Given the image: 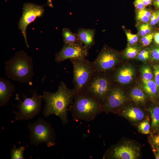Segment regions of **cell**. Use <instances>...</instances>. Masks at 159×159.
<instances>
[{
    "label": "cell",
    "mask_w": 159,
    "mask_h": 159,
    "mask_svg": "<svg viewBox=\"0 0 159 159\" xmlns=\"http://www.w3.org/2000/svg\"><path fill=\"white\" fill-rule=\"evenodd\" d=\"M148 111L151 118V128L153 130H155L159 128V107H151Z\"/></svg>",
    "instance_id": "cell-19"
},
{
    "label": "cell",
    "mask_w": 159,
    "mask_h": 159,
    "mask_svg": "<svg viewBox=\"0 0 159 159\" xmlns=\"http://www.w3.org/2000/svg\"><path fill=\"white\" fill-rule=\"evenodd\" d=\"M125 94L120 88L112 87L103 103V110L107 112H112L125 102Z\"/></svg>",
    "instance_id": "cell-12"
},
{
    "label": "cell",
    "mask_w": 159,
    "mask_h": 159,
    "mask_svg": "<svg viewBox=\"0 0 159 159\" xmlns=\"http://www.w3.org/2000/svg\"><path fill=\"white\" fill-rule=\"evenodd\" d=\"M122 115L129 120L134 122L142 120L144 118V114L143 111L136 107H128L123 111Z\"/></svg>",
    "instance_id": "cell-16"
},
{
    "label": "cell",
    "mask_w": 159,
    "mask_h": 159,
    "mask_svg": "<svg viewBox=\"0 0 159 159\" xmlns=\"http://www.w3.org/2000/svg\"><path fill=\"white\" fill-rule=\"evenodd\" d=\"M150 122L148 119L142 121L139 124L138 127L139 131L145 134H148L150 133Z\"/></svg>",
    "instance_id": "cell-23"
},
{
    "label": "cell",
    "mask_w": 159,
    "mask_h": 159,
    "mask_svg": "<svg viewBox=\"0 0 159 159\" xmlns=\"http://www.w3.org/2000/svg\"><path fill=\"white\" fill-rule=\"evenodd\" d=\"M154 39L155 42L159 44V32L156 33L154 36Z\"/></svg>",
    "instance_id": "cell-35"
},
{
    "label": "cell",
    "mask_w": 159,
    "mask_h": 159,
    "mask_svg": "<svg viewBox=\"0 0 159 159\" xmlns=\"http://www.w3.org/2000/svg\"><path fill=\"white\" fill-rule=\"evenodd\" d=\"M155 159H159V154L158 153H155Z\"/></svg>",
    "instance_id": "cell-39"
},
{
    "label": "cell",
    "mask_w": 159,
    "mask_h": 159,
    "mask_svg": "<svg viewBox=\"0 0 159 159\" xmlns=\"http://www.w3.org/2000/svg\"><path fill=\"white\" fill-rule=\"evenodd\" d=\"M134 70L131 67H124L117 70L114 75V80L120 84H127L132 80Z\"/></svg>",
    "instance_id": "cell-15"
},
{
    "label": "cell",
    "mask_w": 159,
    "mask_h": 159,
    "mask_svg": "<svg viewBox=\"0 0 159 159\" xmlns=\"http://www.w3.org/2000/svg\"><path fill=\"white\" fill-rule=\"evenodd\" d=\"M150 24L154 26L158 22L157 16V12H154L150 16Z\"/></svg>",
    "instance_id": "cell-33"
},
{
    "label": "cell",
    "mask_w": 159,
    "mask_h": 159,
    "mask_svg": "<svg viewBox=\"0 0 159 159\" xmlns=\"http://www.w3.org/2000/svg\"><path fill=\"white\" fill-rule=\"evenodd\" d=\"M151 31L150 25L147 23L143 24L140 25L139 27V34L143 36L149 34Z\"/></svg>",
    "instance_id": "cell-26"
},
{
    "label": "cell",
    "mask_w": 159,
    "mask_h": 159,
    "mask_svg": "<svg viewBox=\"0 0 159 159\" xmlns=\"http://www.w3.org/2000/svg\"><path fill=\"white\" fill-rule=\"evenodd\" d=\"M47 4L49 7L53 8V5L52 4V0H47Z\"/></svg>",
    "instance_id": "cell-37"
},
{
    "label": "cell",
    "mask_w": 159,
    "mask_h": 159,
    "mask_svg": "<svg viewBox=\"0 0 159 159\" xmlns=\"http://www.w3.org/2000/svg\"><path fill=\"white\" fill-rule=\"evenodd\" d=\"M155 81L157 86L158 93L159 94V64L153 67Z\"/></svg>",
    "instance_id": "cell-28"
},
{
    "label": "cell",
    "mask_w": 159,
    "mask_h": 159,
    "mask_svg": "<svg viewBox=\"0 0 159 159\" xmlns=\"http://www.w3.org/2000/svg\"><path fill=\"white\" fill-rule=\"evenodd\" d=\"M75 95L74 89L68 88L62 81L55 92L44 91L42 97L45 103L43 111L44 116L55 115L59 117L63 125L67 124L68 108L73 103Z\"/></svg>",
    "instance_id": "cell-1"
},
{
    "label": "cell",
    "mask_w": 159,
    "mask_h": 159,
    "mask_svg": "<svg viewBox=\"0 0 159 159\" xmlns=\"http://www.w3.org/2000/svg\"><path fill=\"white\" fill-rule=\"evenodd\" d=\"M105 73L96 71L84 90L98 99L102 105L106 97L112 88L110 79Z\"/></svg>",
    "instance_id": "cell-6"
},
{
    "label": "cell",
    "mask_w": 159,
    "mask_h": 159,
    "mask_svg": "<svg viewBox=\"0 0 159 159\" xmlns=\"http://www.w3.org/2000/svg\"><path fill=\"white\" fill-rule=\"evenodd\" d=\"M69 110L71 112L74 120L90 121L104 110L102 104L99 100L84 91L75 95Z\"/></svg>",
    "instance_id": "cell-2"
},
{
    "label": "cell",
    "mask_w": 159,
    "mask_h": 159,
    "mask_svg": "<svg viewBox=\"0 0 159 159\" xmlns=\"http://www.w3.org/2000/svg\"><path fill=\"white\" fill-rule=\"evenodd\" d=\"M89 54V50L79 43H64L60 52L55 55V60L57 63L69 59H75L86 57Z\"/></svg>",
    "instance_id": "cell-11"
},
{
    "label": "cell",
    "mask_w": 159,
    "mask_h": 159,
    "mask_svg": "<svg viewBox=\"0 0 159 159\" xmlns=\"http://www.w3.org/2000/svg\"><path fill=\"white\" fill-rule=\"evenodd\" d=\"M153 145L155 148L159 147V135L153 136L152 139Z\"/></svg>",
    "instance_id": "cell-34"
},
{
    "label": "cell",
    "mask_w": 159,
    "mask_h": 159,
    "mask_svg": "<svg viewBox=\"0 0 159 159\" xmlns=\"http://www.w3.org/2000/svg\"><path fill=\"white\" fill-rule=\"evenodd\" d=\"M70 60L73 66L72 83L76 95L84 91L96 71L92 62L86 57L70 59Z\"/></svg>",
    "instance_id": "cell-4"
},
{
    "label": "cell",
    "mask_w": 159,
    "mask_h": 159,
    "mask_svg": "<svg viewBox=\"0 0 159 159\" xmlns=\"http://www.w3.org/2000/svg\"><path fill=\"white\" fill-rule=\"evenodd\" d=\"M142 80H151L153 74L149 67L145 65L143 66L141 69Z\"/></svg>",
    "instance_id": "cell-24"
},
{
    "label": "cell",
    "mask_w": 159,
    "mask_h": 159,
    "mask_svg": "<svg viewBox=\"0 0 159 159\" xmlns=\"http://www.w3.org/2000/svg\"><path fill=\"white\" fill-rule=\"evenodd\" d=\"M15 87L13 84L4 78H0V106L6 105L12 94Z\"/></svg>",
    "instance_id": "cell-13"
},
{
    "label": "cell",
    "mask_w": 159,
    "mask_h": 159,
    "mask_svg": "<svg viewBox=\"0 0 159 159\" xmlns=\"http://www.w3.org/2000/svg\"><path fill=\"white\" fill-rule=\"evenodd\" d=\"M155 1H157L159 2V0H155Z\"/></svg>",
    "instance_id": "cell-42"
},
{
    "label": "cell",
    "mask_w": 159,
    "mask_h": 159,
    "mask_svg": "<svg viewBox=\"0 0 159 159\" xmlns=\"http://www.w3.org/2000/svg\"><path fill=\"white\" fill-rule=\"evenodd\" d=\"M25 148L23 146H20L18 148H16L14 145L13 148L11 150L10 159H24V152Z\"/></svg>",
    "instance_id": "cell-21"
},
{
    "label": "cell",
    "mask_w": 159,
    "mask_h": 159,
    "mask_svg": "<svg viewBox=\"0 0 159 159\" xmlns=\"http://www.w3.org/2000/svg\"><path fill=\"white\" fill-rule=\"evenodd\" d=\"M140 152L138 146L128 141L112 147L105 157L116 159H137L139 157Z\"/></svg>",
    "instance_id": "cell-10"
},
{
    "label": "cell",
    "mask_w": 159,
    "mask_h": 159,
    "mask_svg": "<svg viewBox=\"0 0 159 159\" xmlns=\"http://www.w3.org/2000/svg\"><path fill=\"white\" fill-rule=\"evenodd\" d=\"M153 36L152 34H148L143 36L141 38V42L143 45L146 46L149 45L152 42Z\"/></svg>",
    "instance_id": "cell-27"
},
{
    "label": "cell",
    "mask_w": 159,
    "mask_h": 159,
    "mask_svg": "<svg viewBox=\"0 0 159 159\" xmlns=\"http://www.w3.org/2000/svg\"><path fill=\"white\" fill-rule=\"evenodd\" d=\"M145 6L150 4L153 0H142Z\"/></svg>",
    "instance_id": "cell-36"
},
{
    "label": "cell",
    "mask_w": 159,
    "mask_h": 159,
    "mask_svg": "<svg viewBox=\"0 0 159 159\" xmlns=\"http://www.w3.org/2000/svg\"><path fill=\"white\" fill-rule=\"evenodd\" d=\"M151 13L150 11L145 9L138 11L136 17L139 21L144 23H147L150 20Z\"/></svg>",
    "instance_id": "cell-22"
},
{
    "label": "cell",
    "mask_w": 159,
    "mask_h": 159,
    "mask_svg": "<svg viewBox=\"0 0 159 159\" xmlns=\"http://www.w3.org/2000/svg\"><path fill=\"white\" fill-rule=\"evenodd\" d=\"M5 64L6 75L9 79L21 83L31 82L34 75L33 61L26 52H17Z\"/></svg>",
    "instance_id": "cell-3"
},
{
    "label": "cell",
    "mask_w": 159,
    "mask_h": 159,
    "mask_svg": "<svg viewBox=\"0 0 159 159\" xmlns=\"http://www.w3.org/2000/svg\"><path fill=\"white\" fill-rule=\"evenodd\" d=\"M156 148V151L157 153L159 154V147Z\"/></svg>",
    "instance_id": "cell-41"
},
{
    "label": "cell",
    "mask_w": 159,
    "mask_h": 159,
    "mask_svg": "<svg viewBox=\"0 0 159 159\" xmlns=\"http://www.w3.org/2000/svg\"><path fill=\"white\" fill-rule=\"evenodd\" d=\"M149 57V52L145 50L141 51L137 55L138 59L142 61L146 60L148 59Z\"/></svg>",
    "instance_id": "cell-29"
},
{
    "label": "cell",
    "mask_w": 159,
    "mask_h": 159,
    "mask_svg": "<svg viewBox=\"0 0 159 159\" xmlns=\"http://www.w3.org/2000/svg\"><path fill=\"white\" fill-rule=\"evenodd\" d=\"M153 4L157 8H159V2L154 1H153Z\"/></svg>",
    "instance_id": "cell-38"
},
{
    "label": "cell",
    "mask_w": 159,
    "mask_h": 159,
    "mask_svg": "<svg viewBox=\"0 0 159 159\" xmlns=\"http://www.w3.org/2000/svg\"><path fill=\"white\" fill-rule=\"evenodd\" d=\"M157 16L158 22H159V11L157 12Z\"/></svg>",
    "instance_id": "cell-40"
},
{
    "label": "cell",
    "mask_w": 159,
    "mask_h": 159,
    "mask_svg": "<svg viewBox=\"0 0 159 159\" xmlns=\"http://www.w3.org/2000/svg\"><path fill=\"white\" fill-rule=\"evenodd\" d=\"M130 97L137 105H143L146 101L147 95L143 91L138 87L134 88L130 93Z\"/></svg>",
    "instance_id": "cell-17"
},
{
    "label": "cell",
    "mask_w": 159,
    "mask_h": 159,
    "mask_svg": "<svg viewBox=\"0 0 159 159\" xmlns=\"http://www.w3.org/2000/svg\"><path fill=\"white\" fill-rule=\"evenodd\" d=\"M150 54L153 60L159 61V48H155L152 49L150 51Z\"/></svg>",
    "instance_id": "cell-31"
},
{
    "label": "cell",
    "mask_w": 159,
    "mask_h": 159,
    "mask_svg": "<svg viewBox=\"0 0 159 159\" xmlns=\"http://www.w3.org/2000/svg\"><path fill=\"white\" fill-rule=\"evenodd\" d=\"M134 4L138 11L144 9L145 7L142 0H135Z\"/></svg>",
    "instance_id": "cell-32"
},
{
    "label": "cell",
    "mask_w": 159,
    "mask_h": 159,
    "mask_svg": "<svg viewBox=\"0 0 159 159\" xmlns=\"http://www.w3.org/2000/svg\"><path fill=\"white\" fill-rule=\"evenodd\" d=\"M127 41L130 44L133 45L135 44L138 40V37L136 34L129 32L126 33Z\"/></svg>",
    "instance_id": "cell-30"
},
{
    "label": "cell",
    "mask_w": 159,
    "mask_h": 159,
    "mask_svg": "<svg viewBox=\"0 0 159 159\" xmlns=\"http://www.w3.org/2000/svg\"><path fill=\"white\" fill-rule=\"evenodd\" d=\"M118 61L117 52L105 46L92 63L97 72H106L113 69Z\"/></svg>",
    "instance_id": "cell-9"
},
{
    "label": "cell",
    "mask_w": 159,
    "mask_h": 159,
    "mask_svg": "<svg viewBox=\"0 0 159 159\" xmlns=\"http://www.w3.org/2000/svg\"><path fill=\"white\" fill-rule=\"evenodd\" d=\"M95 29L80 28L77 33L78 43L83 44L89 50L95 43Z\"/></svg>",
    "instance_id": "cell-14"
},
{
    "label": "cell",
    "mask_w": 159,
    "mask_h": 159,
    "mask_svg": "<svg viewBox=\"0 0 159 159\" xmlns=\"http://www.w3.org/2000/svg\"><path fill=\"white\" fill-rule=\"evenodd\" d=\"M43 6L29 3H24L23 4L22 14L19 21L18 27L23 35L27 47H29V46L26 35V28L37 17H41L43 15L44 11Z\"/></svg>",
    "instance_id": "cell-8"
},
{
    "label": "cell",
    "mask_w": 159,
    "mask_h": 159,
    "mask_svg": "<svg viewBox=\"0 0 159 159\" xmlns=\"http://www.w3.org/2000/svg\"><path fill=\"white\" fill-rule=\"evenodd\" d=\"M62 34L64 43L71 44L78 43L77 33H73L69 29L67 28H63Z\"/></svg>",
    "instance_id": "cell-20"
},
{
    "label": "cell",
    "mask_w": 159,
    "mask_h": 159,
    "mask_svg": "<svg viewBox=\"0 0 159 159\" xmlns=\"http://www.w3.org/2000/svg\"><path fill=\"white\" fill-rule=\"evenodd\" d=\"M143 87L144 91L151 97L156 98L158 93L157 86L153 80H142Z\"/></svg>",
    "instance_id": "cell-18"
},
{
    "label": "cell",
    "mask_w": 159,
    "mask_h": 159,
    "mask_svg": "<svg viewBox=\"0 0 159 159\" xmlns=\"http://www.w3.org/2000/svg\"><path fill=\"white\" fill-rule=\"evenodd\" d=\"M138 49L136 47L129 46L125 49V56L126 57L132 59L138 55Z\"/></svg>",
    "instance_id": "cell-25"
},
{
    "label": "cell",
    "mask_w": 159,
    "mask_h": 159,
    "mask_svg": "<svg viewBox=\"0 0 159 159\" xmlns=\"http://www.w3.org/2000/svg\"><path fill=\"white\" fill-rule=\"evenodd\" d=\"M30 134V144L38 146L45 143L50 147L55 145V134L51 123L43 118H39L34 123H30L27 126Z\"/></svg>",
    "instance_id": "cell-5"
},
{
    "label": "cell",
    "mask_w": 159,
    "mask_h": 159,
    "mask_svg": "<svg viewBox=\"0 0 159 159\" xmlns=\"http://www.w3.org/2000/svg\"><path fill=\"white\" fill-rule=\"evenodd\" d=\"M16 97L19 104L17 106L19 111L14 112L16 120H28L40 112L42 98V96L38 95L36 92H33L32 96L31 97L24 96V100L22 102L18 96Z\"/></svg>",
    "instance_id": "cell-7"
}]
</instances>
